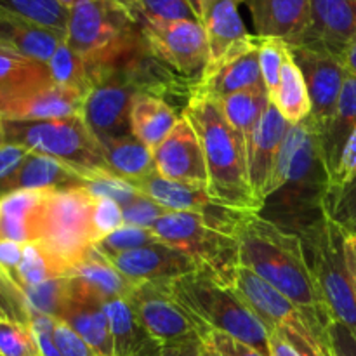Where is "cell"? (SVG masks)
<instances>
[{"label":"cell","mask_w":356,"mask_h":356,"mask_svg":"<svg viewBox=\"0 0 356 356\" xmlns=\"http://www.w3.org/2000/svg\"><path fill=\"white\" fill-rule=\"evenodd\" d=\"M235 238L240 266L277 289L301 309L313 329L329 336L334 318L313 278L299 235L278 228L259 212H243Z\"/></svg>","instance_id":"1"},{"label":"cell","mask_w":356,"mask_h":356,"mask_svg":"<svg viewBox=\"0 0 356 356\" xmlns=\"http://www.w3.org/2000/svg\"><path fill=\"white\" fill-rule=\"evenodd\" d=\"M329 191L330 172L322 139L308 117L289 129L259 214L299 235L322 218Z\"/></svg>","instance_id":"2"},{"label":"cell","mask_w":356,"mask_h":356,"mask_svg":"<svg viewBox=\"0 0 356 356\" xmlns=\"http://www.w3.org/2000/svg\"><path fill=\"white\" fill-rule=\"evenodd\" d=\"M200 139L207 165V190L212 200L225 207L243 212H259L247 172L245 143L228 124L216 99L191 92L183 110Z\"/></svg>","instance_id":"3"},{"label":"cell","mask_w":356,"mask_h":356,"mask_svg":"<svg viewBox=\"0 0 356 356\" xmlns=\"http://www.w3.org/2000/svg\"><path fill=\"white\" fill-rule=\"evenodd\" d=\"M170 292L204 327L233 336L270 356V330L245 301L221 278L200 270L177 278Z\"/></svg>","instance_id":"4"},{"label":"cell","mask_w":356,"mask_h":356,"mask_svg":"<svg viewBox=\"0 0 356 356\" xmlns=\"http://www.w3.org/2000/svg\"><path fill=\"white\" fill-rule=\"evenodd\" d=\"M96 197L86 186L49 190L35 229L40 243L65 270L66 277L96 245L92 211Z\"/></svg>","instance_id":"5"},{"label":"cell","mask_w":356,"mask_h":356,"mask_svg":"<svg viewBox=\"0 0 356 356\" xmlns=\"http://www.w3.org/2000/svg\"><path fill=\"white\" fill-rule=\"evenodd\" d=\"M299 238L330 315L356 336V289L344 249L346 232L325 211Z\"/></svg>","instance_id":"6"},{"label":"cell","mask_w":356,"mask_h":356,"mask_svg":"<svg viewBox=\"0 0 356 356\" xmlns=\"http://www.w3.org/2000/svg\"><path fill=\"white\" fill-rule=\"evenodd\" d=\"M3 141L52 156L76 170L83 179L97 170H110L99 139L92 134L82 115L51 120H3Z\"/></svg>","instance_id":"7"},{"label":"cell","mask_w":356,"mask_h":356,"mask_svg":"<svg viewBox=\"0 0 356 356\" xmlns=\"http://www.w3.org/2000/svg\"><path fill=\"white\" fill-rule=\"evenodd\" d=\"M141 38V23L118 0H80L70 9L66 44L92 65L111 61Z\"/></svg>","instance_id":"8"},{"label":"cell","mask_w":356,"mask_h":356,"mask_svg":"<svg viewBox=\"0 0 356 356\" xmlns=\"http://www.w3.org/2000/svg\"><path fill=\"white\" fill-rule=\"evenodd\" d=\"M233 289L271 332L284 337L301 356H336L330 334H320L306 320L301 309L277 289L257 277L249 268L238 266Z\"/></svg>","instance_id":"9"},{"label":"cell","mask_w":356,"mask_h":356,"mask_svg":"<svg viewBox=\"0 0 356 356\" xmlns=\"http://www.w3.org/2000/svg\"><path fill=\"white\" fill-rule=\"evenodd\" d=\"M160 242L188 254L200 270L211 271L226 284L233 285L238 261L235 236L218 232L193 212H169L153 225Z\"/></svg>","instance_id":"10"},{"label":"cell","mask_w":356,"mask_h":356,"mask_svg":"<svg viewBox=\"0 0 356 356\" xmlns=\"http://www.w3.org/2000/svg\"><path fill=\"white\" fill-rule=\"evenodd\" d=\"M141 33L153 58L179 76L200 80L209 65L207 35L200 21L143 19Z\"/></svg>","instance_id":"11"},{"label":"cell","mask_w":356,"mask_h":356,"mask_svg":"<svg viewBox=\"0 0 356 356\" xmlns=\"http://www.w3.org/2000/svg\"><path fill=\"white\" fill-rule=\"evenodd\" d=\"M127 301L131 302L136 318L139 320L145 332L160 344L195 336L204 339L209 330L177 302L169 285L143 282L136 285Z\"/></svg>","instance_id":"12"},{"label":"cell","mask_w":356,"mask_h":356,"mask_svg":"<svg viewBox=\"0 0 356 356\" xmlns=\"http://www.w3.org/2000/svg\"><path fill=\"white\" fill-rule=\"evenodd\" d=\"M132 184L138 188V191L159 202L170 212H193L202 216L205 222L218 232L235 236L236 225L243 211H235L212 200L207 186L167 179L156 170Z\"/></svg>","instance_id":"13"},{"label":"cell","mask_w":356,"mask_h":356,"mask_svg":"<svg viewBox=\"0 0 356 356\" xmlns=\"http://www.w3.org/2000/svg\"><path fill=\"white\" fill-rule=\"evenodd\" d=\"M289 49L308 87L309 103H312L309 120L315 124L322 136L336 113L348 70L339 58L327 52L312 51L298 45H289Z\"/></svg>","instance_id":"14"},{"label":"cell","mask_w":356,"mask_h":356,"mask_svg":"<svg viewBox=\"0 0 356 356\" xmlns=\"http://www.w3.org/2000/svg\"><path fill=\"white\" fill-rule=\"evenodd\" d=\"M356 33V0H312L309 23L291 45L327 52L344 63Z\"/></svg>","instance_id":"15"},{"label":"cell","mask_w":356,"mask_h":356,"mask_svg":"<svg viewBox=\"0 0 356 356\" xmlns=\"http://www.w3.org/2000/svg\"><path fill=\"white\" fill-rule=\"evenodd\" d=\"M86 97L87 94L51 80L0 97V118L30 122L82 115Z\"/></svg>","instance_id":"16"},{"label":"cell","mask_w":356,"mask_h":356,"mask_svg":"<svg viewBox=\"0 0 356 356\" xmlns=\"http://www.w3.org/2000/svg\"><path fill=\"white\" fill-rule=\"evenodd\" d=\"M106 259L120 273L138 284L149 282V284L170 285L177 278L198 270L197 263L188 254L163 242H156L153 245L129 250V252L113 254Z\"/></svg>","instance_id":"17"},{"label":"cell","mask_w":356,"mask_h":356,"mask_svg":"<svg viewBox=\"0 0 356 356\" xmlns=\"http://www.w3.org/2000/svg\"><path fill=\"white\" fill-rule=\"evenodd\" d=\"M155 169L167 179L207 186V165L197 132L181 115L170 134L153 149Z\"/></svg>","instance_id":"18"},{"label":"cell","mask_w":356,"mask_h":356,"mask_svg":"<svg viewBox=\"0 0 356 356\" xmlns=\"http://www.w3.org/2000/svg\"><path fill=\"white\" fill-rule=\"evenodd\" d=\"M291 125L282 117L277 106L270 103L247 143V172H249L250 190L261 207Z\"/></svg>","instance_id":"19"},{"label":"cell","mask_w":356,"mask_h":356,"mask_svg":"<svg viewBox=\"0 0 356 356\" xmlns=\"http://www.w3.org/2000/svg\"><path fill=\"white\" fill-rule=\"evenodd\" d=\"M261 83L263 76L259 68V38L254 35L252 42L236 49L221 61L209 63L200 80L193 83L191 92H200L221 101Z\"/></svg>","instance_id":"20"},{"label":"cell","mask_w":356,"mask_h":356,"mask_svg":"<svg viewBox=\"0 0 356 356\" xmlns=\"http://www.w3.org/2000/svg\"><path fill=\"white\" fill-rule=\"evenodd\" d=\"M104 299L86 282L68 277V299L61 322L72 327L97 356H115L113 339L104 313Z\"/></svg>","instance_id":"21"},{"label":"cell","mask_w":356,"mask_h":356,"mask_svg":"<svg viewBox=\"0 0 356 356\" xmlns=\"http://www.w3.org/2000/svg\"><path fill=\"white\" fill-rule=\"evenodd\" d=\"M245 0H202L198 21L204 26L209 44V63H218L254 40L245 30L240 6Z\"/></svg>","instance_id":"22"},{"label":"cell","mask_w":356,"mask_h":356,"mask_svg":"<svg viewBox=\"0 0 356 356\" xmlns=\"http://www.w3.org/2000/svg\"><path fill=\"white\" fill-rule=\"evenodd\" d=\"M83 186V177L66 163L28 152V155L0 179V197L24 190H58V188Z\"/></svg>","instance_id":"23"},{"label":"cell","mask_w":356,"mask_h":356,"mask_svg":"<svg viewBox=\"0 0 356 356\" xmlns=\"http://www.w3.org/2000/svg\"><path fill=\"white\" fill-rule=\"evenodd\" d=\"M256 37L294 44L309 23L312 0H245Z\"/></svg>","instance_id":"24"},{"label":"cell","mask_w":356,"mask_h":356,"mask_svg":"<svg viewBox=\"0 0 356 356\" xmlns=\"http://www.w3.org/2000/svg\"><path fill=\"white\" fill-rule=\"evenodd\" d=\"M66 33L13 14H0V45L47 65Z\"/></svg>","instance_id":"25"},{"label":"cell","mask_w":356,"mask_h":356,"mask_svg":"<svg viewBox=\"0 0 356 356\" xmlns=\"http://www.w3.org/2000/svg\"><path fill=\"white\" fill-rule=\"evenodd\" d=\"M47 191L24 190L0 197V240L35 242V229Z\"/></svg>","instance_id":"26"},{"label":"cell","mask_w":356,"mask_h":356,"mask_svg":"<svg viewBox=\"0 0 356 356\" xmlns=\"http://www.w3.org/2000/svg\"><path fill=\"white\" fill-rule=\"evenodd\" d=\"M179 118L163 97L139 92L131 106V132L153 152L176 127Z\"/></svg>","instance_id":"27"},{"label":"cell","mask_w":356,"mask_h":356,"mask_svg":"<svg viewBox=\"0 0 356 356\" xmlns=\"http://www.w3.org/2000/svg\"><path fill=\"white\" fill-rule=\"evenodd\" d=\"M356 131V75L348 73L344 80L343 90H341L339 101H337L336 113L330 120L329 127L325 129L320 139H322L323 156H325L327 167L332 181L334 172L339 165L341 155L346 146L348 139Z\"/></svg>","instance_id":"28"},{"label":"cell","mask_w":356,"mask_h":356,"mask_svg":"<svg viewBox=\"0 0 356 356\" xmlns=\"http://www.w3.org/2000/svg\"><path fill=\"white\" fill-rule=\"evenodd\" d=\"M68 277H76L82 282H86L104 301L117 298L127 299L136 289V285H138V282L131 280L124 273H120L94 247L80 263L75 264V268L70 271Z\"/></svg>","instance_id":"29"},{"label":"cell","mask_w":356,"mask_h":356,"mask_svg":"<svg viewBox=\"0 0 356 356\" xmlns=\"http://www.w3.org/2000/svg\"><path fill=\"white\" fill-rule=\"evenodd\" d=\"M101 148L111 172L131 183L156 170L152 149L132 134L101 141Z\"/></svg>","instance_id":"30"},{"label":"cell","mask_w":356,"mask_h":356,"mask_svg":"<svg viewBox=\"0 0 356 356\" xmlns=\"http://www.w3.org/2000/svg\"><path fill=\"white\" fill-rule=\"evenodd\" d=\"M270 101L277 106L282 117L292 125L306 120L312 113L308 87H306L301 70L292 58L291 49H289L284 66H282L280 83H278L277 90L270 96Z\"/></svg>","instance_id":"31"},{"label":"cell","mask_w":356,"mask_h":356,"mask_svg":"<svg viewBox=\"0 0 356 356\" xmlns=\"http://www.w3.org/2000/svg\"><path fill=\"white\" fill-rule=\"evenodd\" d=\"M218 103L228 124L243 139L247 149V143H249L250 136H252L254 127L259 122L261 115L266 111L268 104L271 103L270 94H268L264 83L232 94V96L225 97V99L218 101Z\"/></svg>","instance_id":"32"},{"label":"cell","mask_w":356,"mask_h":356,"mask_svg":"<svg viewBox=\"0 0 356 356\" xmlns=\"http://www.w3.org/2000/svg\"><path fill=\"white\" fill-rule=\"evenodd\" d=\"M104 313L113 339L115 356H132L149 339L127 299L117 298L106 301Z\"/></svg>","instance_id":"33"},{"label":"cell","mask_w":356,"mask_h":356,"mask_svg":"<svg viewBox=\"0 0 356 356\" xmlns=\"http://www.w3.org/2000/svg\"><path fill=\"white\" fill-rule=\"evenodd\" d=\"M51 80L45 63L35 61L0 45V97Z\"/></svg>","instance_id":"34"},{"label":"cell","mask_w":356,"mask_h":356,"mask_svg":"<svg viewBox=\"0 0 356 356\" xmlns=\"http://www.w3.org/2000/svg\"><path fill=\"white\" fill-rule=\"evenodd\" d=\"M47 68L52 82L58 86L70 87L83 94H89L92 90V70H90L89 61L76 54L66 44V40L56 49L52 58L49 59Z\"/></svg>","instance_id":"35"},{"label":"cell","mask_w":356,"mask_h":356,"mask_svg":"<svg viewBox=\"0 0 356 356\" xmlns=\"http://www.w3.org/2000/svg\"><path fill=\"white\" fill-rule=\"evenodd\" d=\"M0 14L26 17L35 23L66 33L70 10L58 0H0Z\"/></svg>","instance_id":"36"},{"label":"cell","mask_w":356,"mask_h":356,"mask_svg":"<svg viewBox=\"0 0 356 356\" xmlns=\"http://www.w3.org/2000/svg\"><path fill=\"white\" fill-rule=\"evenodd\" d=\"M61 277H66L65 270L59 266L58 261L40 243H24L23 257H21L16 278V284L21 291L42 284V282L51 280V278Z\"/></svg>","instance_id":"37"},{"label":"cell","mask_w":356,"mask_h":356,"mask_svg":"<svg viewBox=\"0 0 356 356\" xmlns=\"http://www.w3.org/2000/svg\"><path fill=\"white\" fill-rule=\"evenodd\" d=\"M23 294L30 313H40L61 320L68 299V277L51 278L33 287H26L23 289Z\"/></svg>","instance_id":"38"},{"label":"cell","mask_w":356,"mask_h":356,"mask_svg":"<svg viewBox=\"0 0 356 356\" xmlns=\"http://www.w3.org/2000/svg\"><path fill=\"white\" fill-rule=\"evenodd\" d=\"M156 242H160V240L152 228L124 225L122 228H118L117 232L110 233V235L104 236L103 240H99V242L94 245V249L99 254H103L104 257H108L113 256V254L129 252V250L153 245V243Z\"/></svg>","instance_id":"39"},{"label":"cell","mask_w":356,"mask_h":356,"mask_svg":"<svg viewBox=\"0 0 356 356\" xmlns=\"http://www.w3.org/2000/svg\"><path fill=\"white\" fill-rule=\"evenodd\" d=\"M83 186L94 195V197H106L111 200L118 202L124 207L129 202L134 200L141 191L124 177L117 176L111 170H97V172L89 174L83 179Z\"/></svg>","instance_id":"40"},{"label":"cell","mask_w":356,"mask_h":356,"mask_svg":"<svg viewBox=\"0 0 356 356\" xmlns=\"http://www.w3.org/2000/svg\"><path fill=\"white\" fill-rule=\"evenodd\" d=\"M0 356H42L31 327L0 320Z\"/></svg>","instance_id":"41"},{"label":"cell","mask_w":356,"mask_h":356,"mask_svg":"<svg viewBox=\"0 0 356 356\" xmlns=\"http://www.w3.org/2000/svg\"><path fill=\"white\" fill-rule=\"evenodd\" d=\"M259 38V37H257ZM289 52V44L278 38H259V68L268 94H273L280 83L282 66Z\"/></svg>","instance_id":"42"},{"label":"cell","mask_w":356,"mask_h":356,"mask_svg":"<svg viewBox=\"0 0 356 356\" xmlns=\"http://www.w3.org/2000/svg\"><path fill=\"white\" fill-rule=\"evenodd\" d=\"M139 10V23L143 19L155 21H198L197 13L188 0H136Z\"/></svg>","instance_id":"43"},{"label":"cell","mask_w":356,"mask_h":356,"mask_svg":"<svg viewBox=\"0 0 356 356\" xmlns=\"http://www.w3.org/2000/svg\"><path fill=\"white\" fill-rule=\"evenodd\" d=\"M325 211L344 232L356 235V177L329 195Z\"/></svg>","instance_id":"44"},{"label":"cell","mask_w":356,"mask_h":356,"mask_svg":"<svg viewBox=\"0 0 356 356\" xmlns=\"http://www.w3.org/2000/svg\"><path fill=\"white\" fill-rule=\"evenodd\" d=\"M30 318L31 313L23 291L9 277L0 273V320L30 325Z\"/></svg>","instance_id":"45"},{"label":"cell","mask_w":356,"mask_h":356,"mask_svg":"<svg viewBox=\"0 0 356 356\" xmlns=\"http://www.w3.org/2000/svg\"><path fill=\"white\" fill-rule=\"evenodd\" d=\"M125 225L124 211L118 202L106 197H96L92 211V228L96 235V243L108 236L110 233L117 232Z\"/></svg>","instance_id":"46"},{"label":"cell","mask_w":356,"mask_h":356,"mask_svg":"<svg viewBox=\"0 0 356 356\" xmlns=\"http://www.w3.org/2000/svg\"><path fill=\"white\" fill-rule=\"evenodd\" d=\"M122 211H124L125 225L141 226V228H153V225H155L160 218H163V216L170 212L169 209L160 205L159 202H155L153 198L146 197L145 193H139L134 200H131L127 205H124Z\"/></svg>","instance_id":"47"},{"label":"cell","mask_w":356,"mask_h":356,"mask_svg":"<svg viewBox=\"0 0 356 356\" xmlns=\"http://www.w3.org/2000/svg\"><path fill=\"white\" fill-rule=\"evenodd\" d=\"M204 343L211 346L219 356H266L257 351L256 348L235 339L229 334L219 332V330L209 329L204 336Z\"/></svg>","instance_id":"48"},{"label":"cell","mask_w":356,"mask_h":356,"mask_svg":"<svg viewBox=\"0 0 356 356\" xmlns=\"http://www.w3.org/2000/svg\"><path fill=\"white\" fill-rule=\"evenodd\" d=\"M54 339L63 356H97L96 351L61 320L56 322Z\"/></svg>","instance_id":"49"},{"label":"cell","mask_w":356,"mask_h":356,"mask_svg":"<svg viewBox=\"0 0 356 356\" xmlns=\"http://www.w3.org/2000/svg\"><path fill=\"white\" fill-rule=\"evenodd\" d=\"M353 177H356V131L351 134L346 146H344L339 165H337L336 172H334L332 176V181H330L329 195L341 190L343 186H346Z\"/></svg>","instance_id":"50"},{"label":"cell","mask_w":356,"mask_h":356,"mask_svg":"<svg viewBox=\"0 0 356 356\" xmlns=\"http://www.w3.org/2000/svg\"><path fill=\"white\" fill-rule=\"evenodd\" d=\"M23 247L24 243L0 240V273L9 277L14 284H16L17 268H19L21 257H23Z\"/></svg>","instance_id":"51"},{"label":"cell","mask_w":356,"mask_h":356,"mask_svg":"<svg viewBox=\"0 0 356 356\" xmlns=\"http://www.w3.org/2000/svg\"><path fill=\"white\" fill-rule=\"evenodd\" d=\"M329 334L336 356H356V336L346 325L334 320L329 327Z\"/></svg>","instance_id":"52"},{"label":"cell","mask_w":356,"mask_h":356,"mask_svg":"<svg viewBox=\"0 0 356 356\" xmlns=\"http://www.w3.org/2000/svg\"><path fill=\"white\" fill-rule=\"evenodd\" d=\"M165 356H202L204 351V339L200 336L188 337V339L174 341V343L162 344Z\"/></svg>","instance_id":"53"},{"label":"cell","mask_w":356,"mask_h":356,"mask_svg":"<svg viewBox=\"0 0 356 356\" xmlns=\"http://www.w3.org/2000/svg\"><path fill=\"white\" fill-rule=\"evenodd\" d=\"M28 155V149L16 145L0 146V179L10 172L24 156Z\"/></svg>","instance_id":"54"},{"label":"cell","mask_w":356,"mask_h":356,"mask_svg":"<svg viewBox=\"0 0 356 356\" xmlns=\"http://www.w3.org/2000/svg\"><path fill=\"white\" fill-rule=\"evenodd\" d=\"M270 356H301L277 332L270 334Z\"/></svg>","instance_id":"55"},{"label":"cell","mask_w":356,"mask_h":356,"mask_svg":"<svg viewBox=\"0 0 356 356\" xmlns=\"http://www.w3.org/2000/svg\"><path fill=\"white\" fill-rule=\"evenodd\" d=\"M344 249H346L348 266H350L351 278H353V284L356 289V235L355 233L346 232V238H344Z\"/></svg>","instance_id":"56"},{"label":"cell","mask_w":356,"mask_h":356,"mask_svg":"<svg viewBox=\"0 0 356 356\" xmlns=\"http://www.w3.org/2000/svg\"><path fill=\"white\" fill-rule=\"evenodd\" d=\"M132 356H165V355H163L162 344H160L159 341H155L149 337V339L146 341V343L143 344V346L139 348V350L136 351Z\"/></svg>","instance_id":"57"},{"label":"cell","mask_w":356,"mask_h":356,"mask_svg":"<svg viewBox=\"0 0 356 356\" xmlns=\"http://www.w3.org/2000/svg\"><path fill=\"white\" fill-rule=\"evenodd\" d=\"M344 66H346L348 73L356 75V33L351 40L350 47H348L346 54H344Z\"/></svg>","instance_id":"58"},{"label":"cell","mask_w":356,"mask_h":356,"mask_svg":"<svg viewBox=\"0 0 356 356\" xmlns=\"http://www.w3.org/2000/svg\"><path fill=\"white\" fill-rule=\"evenodd\" d=\"M118 2H120L122 6L127 7V9L131 10V13L134 14V16L138 17V21H139V10H138V6H136V0H118Z\"/></svg>","instance_id":"59"},{"label":"cell","mask_w":356,"mask_h":356,"mask_svg":"<svg viewBox=\"0 0 356 356\" xmlns=\"http://www.w3.org/2000/svg\"><path fill=\"white\" fill-rule=\"evenodd\" d=\"M202 356H219V355L216 353L211 346H207V344L204 343V351H202Z\"/></svg>","instance_id":"60"},{"label":"cell","mask_w":356,"mask_h":356,"mask_svg":"<svg viewBox=\"0 0 356 356\" xmlns=\"http://www.w3.org/2000/svg\"><path fill=\"white\" fill-rule=\"evenodd\" d=\"M188 2H190V6L193 7V10H195V13H197V16H198V9H200V2H202V0H188Z\"/></svg>","instance_id":"61"},{"label":"cell","mask_w":356,"mask_h":356,"mask_svg":"<svg viewBox=\"0 0 356 356\" xmlns=\"http://www.w3.org/2000/svg\"><path fill=\"white\" fill-rule=\"evenodd\" d=\"M6 145V141H3V120L0 118V146Z\"/></svg>","instance_id":"62"}]
</instances>
